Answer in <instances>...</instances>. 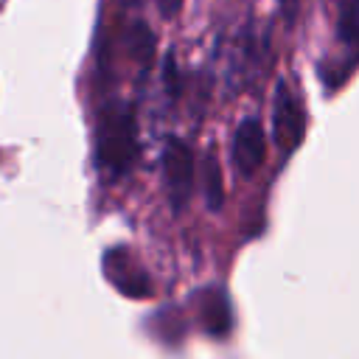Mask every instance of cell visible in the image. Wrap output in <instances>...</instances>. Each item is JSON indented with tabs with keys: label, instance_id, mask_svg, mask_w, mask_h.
<instances>
[{
	"label": "cell",
	"instance_id": "6da1fadb",
	"mask_svg": "<svg viewBox=\"0 0 359 359\" xmlns=\"http://www.w3.org/2000/svg\"><path fill=\"white\" fill-rule=\"evenodd\" d=\"M137 160V121L126 101H109L95 123V165L104 177L121 180Z\"/></svg>",
	"mask_w": 359,
	"mask_h": 359
},
{
	"label": "cell",
	"instance_id": "7a4b0ae2",
	"mask_svg": "<svg viewBox=\"0 0 359 359\" xmlns=\"http://www.w3.org/2000/svg\"><path fill=\"white\" fill-rule=\"evenodd\" d=\"M306 135V112L297 93L289 87L286 79L278 81L272 98V140L280 151H294Z\"/></svg>",
	"mask_w": 359,
	"mask_h": 359
},
{
	"label": "cell",
	"instance_id": "3957f363",
	"mask_svg": "<svg viewBox=\"0 0 359 359\" xmlns=\"http://www.w3.org/2000/svg\"><path fill=\"white\" fill-rule=\"evenodd\" d=\"M163 177H165V191L174 205V210L185 208L191 188H194V151L185 140L168 137L163 146Z\"/></svg>",
	"mask_w": 359,
	"mask_h": 359
},
{
	"label": "cell",
	"instance_id": "277c9868",
	"mask_svg": "<svg viewBox=\"0 0 359 359\" xmlns=\"http://www.w3.org/2000/svg\"><path fill=\"white\" fill-rule=\"evenodd\" d=\"M266 157V135L258 118H244L233 135V165L241 177H252Z\"/></svg>",
	"mask_w": 359,
	"mask_h": 359
},
{
	"label": "cell",
	"instance_id": "5b68a950",
	"mask_svg": "<svg viewBox=\"0 0 359 359\" xmlns=\"http://www.w3.org/2000/svg\"><path fill=\"white\" fill-rule=\"evenodd\" d=\"M264 45H266V39L261 34H255L252 28H244L233 39L230 56H227V76H230V84L233 87L250 81V76L255 70H261L258 65L264 62Z\"/></svg>",
	"mask_w": 359,
	"mask_h": 359
},
{
	"label": "cell",
	"instance_id": "8992f818",
	"mask_svg": "<svg viewBox=\"0 0 359 359\" xmlns=\"http://www.w3.org/2000/svg\"><path fill=\"white\" fill-rule=\"evenodd\" d=\"M202 191H205V199L210 208H219L222 199H224V185H222V168H219V160L213 154H208L205 165H202Z\"/></svg>",
	"mask_w": 359,
	"mask_h": 359
},
{
	"label": "cell",
	"instance_id": "52a82bcc",
	"mask_svg": "<svg viewBox=\"0 0 359 359\" xmlns=\"http://www.w3.org/2000/svg\"><path fill=\"white\" fill-rule=\"evenodd\" d=\"M180 8H182V0H157V11H160L165 20L177 17V14H180Z\"/></svg>",
	"mask_w": 359,
	"mask_h": 359
}]
</instances>
